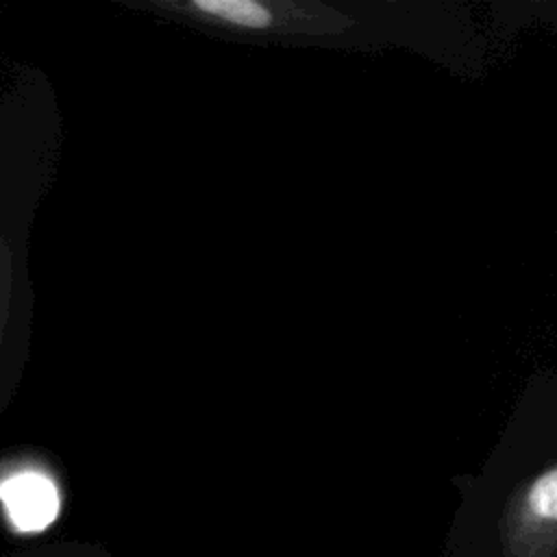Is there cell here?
I'll list each match as a JSON object with an SVG mask.
<instances>
[{
  "label": "cell",
  "instance_id": "obj_3",
  "mask_svg": "<svg viewBox=\"0 0 557 557\" xmlns=\"http://www.w3.org/2000/svg\"><path fill=\"white\" fill-rule=\"evenodd\" d=\"M30 244L33 231L11 237L0 248V422L17 394L33 348Z\"/></svg>",
  "mask_w": 557,
  "mask_h": 557
},
{
  "label": "cell",
  "instance_id": "obj_2",
  "mask_svg": "<svg viewBox=\"0 0 557 557\" xmlns=\"http://www.w3.org/2000/svg\"><path fill=\"white\" fill-rule=\"evenodd\" d=\"M122 7L159 20L215 30L246 33H339L352 20L320 2L259 0H117Z\"/></svg>",
  "mask_w": 557,
  "mask_h": 557
},
{
  "label": "cell",
  "instance_id": "obj_1",
  "mask_svg": "<svg viewBox=\"0 0 557 557\" xmlns=\"http://www.w3.org/2000/svg\"><path fill=\"white\" fill-rule=\"evenodd\" d=\"M63 146L57 91L39 67L0 89V248L35 228Z\"/></svg>",
  "mask_w": 557,
  "mask_h": 557
},
{
  "label": "cell",
  "instance_id": "obj_4",
  "mask_svg": "<svg viewBox=\"0 0 557 557\" xmlns=\"http://www.w3.org/2000/svg\"><path fill=\"white\" fill-rule=\"evenodd\" d=\"M498 527L505 557L557 555V463L509 496Z\"/></svg>",
  "mask_w": 557,
  "mask_h": 557
},
{
  "label": "cell",
  "instance_id": "obj_5",
  "mask_svg": "<svg viewBox=\"0 0 557 557\" xmlns=\"http://www.w3.org/2000/svg\"><path fill=\"white\" fill-rule=\"evenodd\" d=\"M0 509L15 533H41L61 513L59 483L44 466L15 461L0 474Z\"/></svg>",
  "mask_w": 557,
  "mask_h": 557
}]
</instances>
